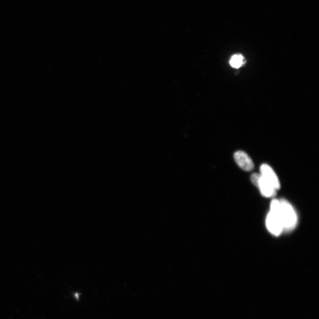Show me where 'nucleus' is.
<instances>
[{
    "label": "nucleus",
    "instance_id": "obj_1",
    "mask_svg": "<svg viewBox=\"0 0 319 319\" xmlns=\"http://www.w3.org/2000/svg\"><path fill=\"white\" fill-rule=\"evenodd\" d=\"M279 202L278 212L283 231L293 230L297 224V213L289 202L285 200H280Z\"/></svg>",
    "mask_w": 319,
    "mask_h": 319
},
{
    "label": "nucleus",
    "instance_id": "obj_6",
    "mask_svg": "<svg viewBox=\"0 0 319 319\" xmlns=\"http://www.w3.org/2000/svg\"><path fill=\"white\" fill-rule=\"evenodd\" d=\"M229 64L232 68L238 69L246 64V61L241 54H236L232 56L230 61H229Z\"/></svg>",
    "mask_w": 319,
    "mask_h": 319
},
{
    "label": "nucleus",
    "instance_id": "obj_4",
    "mask_svg": "<svg viewBox=\"0 0 319 319\" xmlns=\"http://www.w3.org/2000/svg\"><path fill=\"white\" fill-rule=\"evenodd\" d=\"M234 158L237 165L243 170L250 172L254 169V163H253L251 158L244 151H236L234 154Z\"/></svg>",
    "mask_w": 319,
    "mask_h": 319
},
{
    "label": "nucleus",
    "instance_id": "obj_3",
    "mask_svg": "<svg viewBox=\"0 0 319 319\" xmlns=\"http://www.w3.org/2000/svg\"><path fill=\"white\" fill-rule=\"evenodd\" d=\"M260 172L262 177L269 182L276 190L280 189V184L278 177L270 166L266 164L262 165L260 167Z\"/></svg>",
    "mask_w": 319,
    "mask_h": 319
},
{
    "label": "nucleus",
    "instance_id": "obj_5",
    "mask_svg": "<svg viewBox=\"0 0 319 319\" xmlns=\"http://www.w3.org/2000/svg\"><path fill=\"white\" fill-rule=\"evenodd\" d=\"M256 187L260 189L261 193L264 196L271 197L275 195L276 190H277L269 182H267L265 178L263 177L262 175H261L259 178Z\"/></svg>",
    "mask_w": 319,
    "mask_h": 319
},
{
    "label": "nucleus",
    "instance_id": "obj_2",
    "mask_svg": "<svg viewBox=\"0 0 319 319\" xmlns=\"http://www.w3.org/2000/svg\"><path fill=\"white\" fill-rule=\"evenodd\" d=\"M279 200H274L271 202V209L267 217V227L271 233L275 236H278L283 232L281 220L280 219L278 210L279 208Z\"/></svg>",
    "mask_w": 319,
    "mask_h": 319
}]
</instances>
